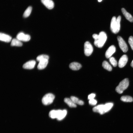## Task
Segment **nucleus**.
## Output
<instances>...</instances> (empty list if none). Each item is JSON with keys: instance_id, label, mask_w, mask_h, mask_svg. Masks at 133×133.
<instances>
[{"instance_id": "obj_10", "label": "nucleus", "mask_w": 133, "mask_h": 133, "mask_svg": "<svg viewBox=\"0 0 133 133\" xmlns=\"http://www.w3.org/2000/svg\"><path fill=\"white\" fill-rule=\"evenodd\" d=\"M67 113V111L66 110H56V118L59 120L62 119L65 117Z\"/></svg>"}, {"instance_id": "obj_18", "label": "nucleus", "mask_w": 133, "mask_h": 133, "mask_svg": "<svg viewBox=\"0 0 133 133\" xmlns=\"http://www.w3.org/2000/svg\"><path fill=\"white\" fill-rule=\"evenodd\" d=\"M64 101L67 105L71 107H76L77 106L72 100L68 98H65Z\"/></svg>"}, {"instance_id": "obj_1", "label": "nucleus", "mask_w": 133, "mask_h": 133, "mask_svg": "<svg viewBox=\"0 0 133 133\" xmlns=\"http://www.w3.org/2000/svg\"><path fill=\"white\" fill-rule=\"evenodd\" d=\"M92 37L94 39V45L96 47L99 48H101L103 46L107 39L106 34L103 31L100 32L99 34H93Z\"/></svg>"}, {"instance_id": "obj_8", "label": "nucleus", "mask_w": 133, "mask_h": 133, "mask_svg": "<svg viewBox=\"0 0 133 133\" xmlns=\"http://www.w3.org/2000/svg\"><path fill=\"white\" fill-rule=\"evenodd\" d=\"M16 38L20 41L27 42L30 39V36L27 34H25L22 32H20L17 35Z\"/></svg>"}, {"instance_id": "obj_31", "label": "nucleus", "mask_w": 133, "mask_h": 133, "mask_svg": "<svg viewBox=\"0 0 133 133\" xmlns=\"http://www.w3.org/2000/svg\"><path fill=\"white\" fill-rule=\"evenodd\" d=\"M102 0H98V1L99 2H100L101 1H102Z\"/></svg>"}, {"instance_id": "obj_13", "label": "nucleus", "mask_w": 133, "mask_h": 133, "mask_svg": "<svg viewBox=\"0 0 133 133\" xmlns=\"http://www.w3.org/2000/svg\"><path fill=\"white\" fill-rule=\"evenodd\" d=\"M42 3L48 9H51L54 7V4L52 0H41Z\"/></svg>"}, {"instance_id": "obj_28", "label": "nucleus", "mask_w": 133, "mask_h": 133, "mask_svg": "<svg viewBox=\"0 0 133 133\" xmlns=\"http://www.w3.org/2000/svg\"><path fill=\"white\" fill-rule=\"evenodd\" d=\"M89 104L91 105H94L97 104V101L96 100L93 99L89 100Z\"/></svg>"}, {"instance_id": "obj_22", "label": "nucleus", "mask_w": 133, "mask_h": 133, "mask_svg": "<svg viewBox=\"0 0 133 133\" xmlns=\"http://www.w3.org/2000/svg\"><path fill=\"white\" fill-rule=\"evenodd\" d=\"M102 67L107 70L111 71L112 69V67L106 61H104L102 63Z\"/></svg>"}, {"instance_id": "obj_30", "label": "nucleus", "mask_w": 133, "mask_h": 133, "mask_svg": "<svg viewBox=\"0 0 133 133\" xmlns=\"http://www.w3.org/2000/svg\"><path fill=\"white\" fill-rule=\"evenodd\" d=\"M131 66L133 68V60H132L131 64Z\"/></svg>"}, {"instance_id": "obj_23", "label": "nucleus", "mask_w": 133, "mask_h": 133, "mask_svg": "<svg viewBox=\"0 0 133 133\" xmlns=\"http://www.w3.org/2000/svg\"><path fill=\"white\" fill-rule=\"evenodd\" d=\"M32 9V8L31 6H29L24 12L23 15V17L25 18L28 17L31 13Z\"/></svg>"}, {"instance_id": "obj_7", "label": "nucleus", "mask_w": 133, "mask_h": 133, "mask_svg": "<svg viewBox=\"0 0 133 133\" xmlns=\"http://www.w3.org/2000/svg\"><path fill=\"white\" fill-rule=\"evenodd\" d=\"M117 39L120 49L123 52H126L128 50V47L125 41L120 36H118Z\"/></svg>"}, {"instance_id": "obj_14", "label": "nucleus", "mask_w": 133, "mask_h": 133, "mask_svg": "<svg viewBox=\"0 0 133 133\" xmlns=\"http://www.w3.org/2000/svg\"><path fill=\"white\" fill-rule=\"evenodd\" d=\"M12 37L10 35L4 33H0V41L6 42H9L12 40Z\"/></svg>"}, {"instance_id": "obj_9", "label": "nucleus", "mask_w": 133, "mask_h": 133, "mask_svg": "<svg viewBox=\"0 0 133 133\" xmlns=\"http://www.w3.org/2000/svg\"><path fill=\"white\" fill-rule=\"evenodd\" d=\"M128 61V58L125 54L123 55L120 58L118 63L119 67L122 68L126 64Z\"/></svg>"}, {"instance_id": "obj_2", "label": "nucleus", "mask_w": 133, "mask_h": 133, "mask_svg": "<svg viewBox=\"0 0 133 133\" xmlns=\"http://www.w3.org/2000/svg\"><path fill=\"white\" fill-rule=\"evenodd\" d=\"M113 105V103L111 102L107 103L105 104H100L94 107L93 110L95 112L103 114L109 111Z\"/></svg>"}, {"instance_id": "obj_5", "label": "nucleus", "mask_w": 133, "mask_h": 133, "mask_svg": "<svg viewBox=\"0 0 133 133\" xmlns=\"http://www.w3.org/2000/svg\"><path fill=\"white\" fill-rule=\"evenodd\" d=\"M54 98L55 96L53 94L50 93H48L43 97L42 102L44 105H49L52 103Z\"/></svg>"}, {"instance_id": "obj_12", "label": "nucleus", "mask_w": 133, "mask_h": 133, "mask_svg": "<svg viewBox=\"0 0 133 133\" xmlns=\"http://www.w3.org/2000/svg\"><path fill=\"white\" fill-rule=\"evenodd\" d=\"M36 64V62L34 60L29 61L23 64V67L25 69H31L34 68Z\"/></svg>"}, {"instance_id": "obj_4", "label": "nucleus", "mask_w": 133, "mask_h": 133, "mask_svg": "<svg viewBox=\"0 0 133 133\" xmlns=\"http://www.w3.org/2000/svg\"><path fill=\"white\" fill-rule=\"evenodd\" d=\"M129 81L128 78H126L119 83L118 85L116 87V91L118 93L121 94L128 87Z\"/></svg>"}, {"instance_id": "obj_27", "label": "nucleus", "mask_w": 133, "mask_h": 133, "mask_svg": "<svg viewBox=\"0 0 133 133\" xmlns=\"http://www.w3.org/2000/svg\"><path fill=\"white\" fill-rule=\"evenodd\" d=\"M128 42L131 49L133 50V37L132 36L129 37L128 39Z\"/></svg>"}, {"instance_id": "obj_21", "label": "nucleus", "mask_w": 133, "mask_h": 133, "mask_svg": "<svg viewBox=\"0 0 133 133\" xmlns=\"http://www.w3.org/2000/svg\"><path fill=\"white\" fill-rule=\"evenodd\" d=\"M120 100L125 102H132L133 101V98L131 96H122Z\"/></svg>"}, {"instance_id": "obj_24", "label": "nucleus", "mask_w": 133, "mask_h": 133, "mask_svg": "<svg viewBox=\"0 0 133 133\" xmlns=\"http://www.w3.org/2000/svg\"><path fill=\"white\" fill-rule=\"evenodd\" d=\"M49 57L48 56L46 55L42 54L38 56L36 58L37 61L39 62L40 61L45 59L49 60Z\"/></svg>"}, {"instance_id": "obj_15", "label": "nucleus", "mask_w": 133, "mask_h": 133, "mask_svg": "<svg viewBox=\"0 0 133 133\" xmlns=\"http://www.w3.org/2000/svg\"><path fill=\"white\" fill-rule=\"evenodd\" d=\"M48 62V60L45 59L41 60L39 62L37 67L39 69H42L47 66Z\"/></svg>"}, {"instance_id": "obj_19", "label": "nucleus", "mask_w": 133, "mask_h": 133, "mask_svg": "<svg viewBox=\"0 0 133 133\" xmlns=\"http://www.w3.org/2000/svg\"><path fill=\"white\" fill-rule=\"evenodd\" d=\"M22 45V43L21 41L17 38H14L11 41V46L21 47Z\"/></svg>"}, {"instance_id": "obj_25", "label": "nucleus", "mask_w": 133, "mask_h": 133, "mask_svg": "<svg viewBox=\"0 0 133 133\" xmlns=\"http://www.w3.org/2000/svg\"><path fill=\"white\" fill-rule=\"evenodd\" d=\"M49 116L51 118H56V110H53L50 111L49 113Z\"/></svg>"}, {"instance_id": "obj_6", "label": "nucleus", "mask_w": 133, "mask_h": 133, "mask_svg": "<svg viewBox=\"0 0 133 133\" xmlns=\"http://www.w3.org/2000/svg\"><path fill=\"white\" fill-rule=\"evenodd\" d=\"M93 47L88 41H86L84 44V52L85 55L87 56L90 55L93 52Z\"/></svg>"}, {"instance_id": "obj_17", "label": "nucleus", "mask_w": 133, "mask_h": 133, "mask_svg": "<svg viewBox=\"0 0 133 133\" xmlns=\"http://www.w3.org/2000/svg\"><path fill=\"white\" fill-rule=\"evenodd\" d=\"M121 11L127 20L131 22H133V17L131 14L127 12L123 8H122Z\"/></svg>"}, {"instance_id": "obj_29", "label": "nucleus", "mask_w": 133, "mask_h": 133, "mask_svg": "<svg viewBox=\"0 0 133 133\" xmlns=\"http://www.w3.org/2000/svg\"><path fill=\"white\" fill-rule=\"evenodd\" d=\"M95 94L94 93H92L89 95L88 96V99L89 100H91L94 99L95 96Z\"/></svg>"}, {"instance_id": "obj_26", "label": "nucleus", "mask_w": 133, "mask_h": 133, "mask_svg": "<svg viewBox=\"0 0 133 133\" xmlns=\"http://www.w3.org/2000/svg\"><path fill=\"white\" fill-rule=\"evenodd\" d=\"M109 61L110 63L114 67L116 66L117 62L115 59L113 57H111L109 58Z\"/></svg>"}, {"instance_id": "obj_11", "label": "nucleus", "mask_w": 133, "mask_h": 133, "mask_svg": "<svg viewBox=\"0 0 133 133\" xmlns=\"http://www.w3.org/2000/svg\"><path fill=\"white\" fill-rule=\"evenodd\" d=\"M116 49L115 47L113 45L110 46L108 48L105 53L106 57L108 58H110L112 55L115 52Z\"/></svg>"}, {"instance_id": "obj_20", "label": "nucleus", "mask_w": 133, "mask_h": 133, "mask_svg": "<svg viewBox=\"0 0 133 133\" xmlns=\"http://www.w3.org/2000/svg\"><path fill=\"white\" fill-rule=\"evenodd\" d=\"M70 99L75 104H77L80 105H83L84 104L83 101L79 100L78 98L75 97L71 96Z\"/></svg>"}, {"instance_id": "obj_16", "label": "nucleus", "mask_w": 133, "mask_h": 133, "mask_svg": "<svg viewBox=\"0 0 133 133\" xmlns=\"http://www.w3.org/2000/svg\"><path fill=\"white\" fill-rule=\"evenodd\" d=\"M80 63L76 62H73L70 64L69 67L71 69L74 70H77L80 69L82 67Z\"/></svg>"}, {"instance_id": "obj_3", "label": "nucleus", "mask_w": 133, "mask_h": 133, "mask_svg": "<svg viewBox=\"0 0 133 133\" xmlns=\"http://www.w3.org/2000/svg\"><path fill=\"white\" fill-rule=\"evenodd\" d=\"M121 17L119 16L116 18L115 17H113L111 19L110 23V29L112 32L116 34L119 31L120 29V22Z\"/></svg>"}]
</instances>
